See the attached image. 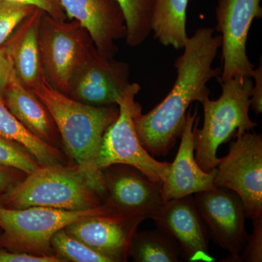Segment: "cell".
Segmentation results:
<instances>
[{
	"label": "cell",
	"mask_w": 262,
	"mask_h": 262,
	"mask_svg": "<svg viewBox=\"0 0 262 262\" xmlns=\"http://www.w3.org/2000/svg\"><path fill=\"white\" fill-rule=\"evenodd\" d=\"M116 213L106 204L81 211L33 206L22 209L0 206V245L10 251L51 255L52 237L77 221L96 215Z\"/></svg>",
	"instance_id": "obj_5"
},
{
	"label": "cell",
	"mask_w": 262,
	"mask_h": 262,
	"mask_svg": "<svg viewBox=\"0 0 262 262\" xmlns=\"http://www.w3.org/2000/svg\"><path fill=\"white\" fill-rule=\"evenodd\" d=\"M30 155L23 146L0 136V163L18 169L27 175L39 167Z\"/></svg>",
	"instance_id": "obj_25"
},
{
	"label": "cell",
	"mask_w": 262,
	"mask_h": 262,
	"mask_svg": "<svg viewBox=\"0 0 262 262\" xmlns=\"http://www.w3.org/2000/svg\"><path fill=\"white\" fill-rule=\"evenodd\" d=\"M194 195L208 235L222 249L230 253L221 261H237L248 236L245 227L246 213L242 200L233 191L221 187Z\"/></svg>",
	"instance_id": "obj_11"
},
{
	"label": "cell",
	"mask_w": 262,
	"mask_h": 262,
	"mask_svg": "<svg viewBox=\"0 0 262 262\" xmlns=\"http://www.w3.org/2000/svg\"><path fill=\"white\" fill-rule=\"evenodd\" d=\"M189 0H157L151 20V32L164 46L182 50L188 39L186 22Z\"/></svg>",
	"instance_id": "obj_19"
},
{
	"label": "cell",
	"mask_w": 262,
	"mask_h": 262,
	"mask_svg": "<svg viewBox=\"0 0 262 262\" xmlns=\"http://www.w3.org/2000/svg\"><path fill=\"white\" fill-rule=\"evenodd\" d=\"M25 174L18 169L0 163V200L10 187L23 179Z\"/></svg>",
	"instance_id": "obj_29"
},
{
	"label": "cell",
	"mask_w": 262,
	"mask_h": 262,
	"mask_svg": "<svg viewBox=\"0 0 262 262\" xmlns=\"http://www.w3.org/2000/svg\"><path fill=\"white\" fill-rule=\"evenodd\" d=\"M129 77L128 63L106 58L94 46L72 72L67 96L91 106H117Z\"/></svg>",
	"instance_id": "obj_9"
},
{
	"label": "cell",
	"mask_w": 262,
	"mask_h": 262,
	"mask_svg": "<svg viewBox=\"0 0 262 262\" xmlns=\"http://www.w3.org/2000/svg\"><path fill=\"white\" fill-rule=\"evenodd\" d=\"M51 246L64 261L75 262H111L79 239L71 236L65 229L58 231L52 237Z\"/></svg>",
	"instance_id": "obj_23"
},
{
	"label": "cell",
	"mask_w": 262,
	"mask_h": 262,
	"mask_svg": "<svg viewBox=\"0 0 262 262\" xmlns=\"http://www.w3.org/2000/svg\"><path fill=\"white\" fill-rule=\"evenodd\" d=\"M126 24L127 44L137 47L145 42L151 32L153 10L157 0H117Z\"/></svg>",
	"instance_id": "obj_22"
},
{
	"label": "cell",
	"mask_w": 262,
	"mask_h": 262,
	"mask_svg": "<svg viewBox=\"0 0 262 262\" xmlns=\"http://www.w3.org/2000/svg\"><path fill=\"white\" fill-rule=\"evenodd\" d=\"M261 0H219L215 30L222 34L223 69L218 82L236 76L251 77L254 68L246 51L248 32L255 18H262Z\"/></svg>",
	"instance_id": "obj_10"
},
{
	"label": "cell",
	"mask_w": 262,
	"mask_h": 262,
	"mask_svg": "<svg viewBox=\"0 0 262 262\" xmlns=\"http://www.w3.org/2000/svg\"><path fill=\"white\" fill-rule=\"evenodd\" d=\"M8 1L30 5L34 8H39L46 14L51 15L53 18L58 19V20H67L68 19L60 0H8Z\"/></svg>",
	"instance_id": "obj_27"
},
{
	"label": "cell",
	"mask_w": 262,
	"mask_h": 262,
	"mask_svg": "<svg viewBox=\"0 0 262 262\" xmlns=\"http://www.w3.org/2000/svg\"><path fill=\"white\" fill-rule=\"evenodd\" d=\"M4 103L32 134L47 143L53 140L56 126L51 115L34 92L19 80L15 71L5 93Z\"/></svg>",
	"instance_id": "obj_18"
},
{
	"label": "cell",
	"mask_w": 262,
	"mask_h": 262,
	"mask_svg": "<svg viewBox=\"0 0 262 262\" xmlns=\"http://www.w3.org/2000/svg\"><path fill=\"white\" fill-rule=\"evenodd\" d=\"M61 258L53 255H34L0 250V262H62Z\"/></svg>",
	"instance_id": "obj_28"
},
{
	"label": "cell",
	"mask_w": 262,
	"mask_h": 262,
	"mask_svg": "<svg viewBox=\"0 0 262 262\" xmlns=\"http://www.w3.org/2000/svg\"><path fill=\"white\" fill-rule=\"evenodd\" d=\"M35 8L30 5L0 0V47Z\"/></svg>",
	"instance_id": "obj_24"
},
{
	"label": "cell",
	"mask_w": 262,
	"mask_h": 262,
	"mask_svg": "<svg viewBox=\"0 0 262 262\" xmlns=\"http://www.w3.org/2000/svg\"><path fill=\"white\" fill-rule=\"evenodd\" d=\"M251 77L254 80L253 84L251 96L250 98V108H252L256 115L262 113V64L261 59L260 64L254 69L251 74Z\"/></svg>",
	"instance_id": "obj_30"
},
{
	"label": "cell",
	"mask_w": 262,
	"mask_h": 262,
	"mask_svg": "<svg viewBox=\"0 0 262 262\" xmlns=\"http://www.w3.org/2000/svg\"><path fill=\"white\" fill-rule=\"evenodd\" d=\"M252 220V233L248 234L244 249L236 262L262 261V216Z\"/></svg>",
	"instance_id": "obj_26"
},
{
	"label": "cell",
	"mask_w": 262,
	"mask_h": 262,
	"mask_svg": "<svg viewBox=\"0 0 262 262\" xmlns=\"http://www.w3.org/2000/svg\"><path fill=\"white\" fill-rule=\"evenodd\" d=\"M151 220L175 239L186 261H215L209 252V235L192 195L164 202Z\"/></svg>",
	"instance_id": "obj_13"
},
{
	"label": "cell",
	"mask_w": 262,
	"mask_h": 262,
	"mask_svg": "<svg viewBox=\"0 0 262 262\" xmlns=\"http://www.w3.org/2000/svg\"><path fill=\"white\" fill-rule=\"evenodd\" d=\"M218 99L203 100L204 122L194 132V156L202 170L211 171L220 158L217 151L233 136L253 130L256 123L249 117L250 98L253 81L251 77L236 76L225 82Z\"/></svg>",
	"instance_id": "obj_3"
},
{
	"label": "cell",
	"mask_w": 262,
	"mask_h": 262,
	"mask_svg": "<svg viewBox=\"0 0 262 262\" xmlns=\"http://www.w3.org/2000/svg\"><path fill=\"white\" fill-rule=\"evenodd\" d=\"M39 50L45 80L67 95L75 67L94 46L87 29L77 20H58L42 15L39 31Z\"/></svg>",
	"instance_id": "obj_7"
},
{
	"label": "cell",
	"mask_w": 262,
	"mask_h": 262,
	"mask_svg": "<svg viewBox=\"0 0 262 262\" xmlns=\"http://www.w3.org/2000/svg\"><path fill=\"white\" fill-rule=\"evenodd\" d=\"M70 20L87 29L95 47L102 56L114 58L115 42L126 37L125 15L117 0H60Z\"/></svg>",
	"instance_id": "obj_15"
},
{
	"label": "cell",
	"mask_w": 262,
	"mask_h": 262,
	"mask_svg": "<svg viewBox=\"0 0 262 262\" xmlns=\"http://www.w3.org/2000/svg\"><path fill=\"white\" fill-rule=\"evenodd\" d=\"M215 187L233 191L242 200L246 216H262V137L246 132L235 136L229 152L215 166Z\"/></svg>",
	"instance_id": "obj_8"
},
{
	"label": "cell",
	"mask_w": 262,
	"mask_h": 262,
	"mask_svg": "<svg viewBox=\"0 0 262 262\" xmlns=\"http://www.w3.org/2000/svg\"><path fill=\"white\" fill-rule=\"evenodd\" d=\"M141 91L136 82L130 83L117 101L119 115L103 134L98 156L101 171L117 164L130 165L155 184L163 185L171 163L155 160L141 144L136 130L135 116L140 104L136 96Z\"/></svg>",
	"instance_id": "obj_6"
},
{
	"label": "cell",
	"mask_w": 262,
	"mask_h": 262,
	"mask_svg": "<svg viewBox=\"0 0 262 262\" xmlns=\"http://www.w3.org/2000/svg\"><path fill=\"white\" fill-rule=\"evenodd\" d=\"M51 115L69 155L99 194L106 193L102 171L98 167L100 146L105 131L119 115L113 106H91L79 102L53 89L43 80L31 90Z\"/></svg>",
	"instance_id": "obj_2"
},
{
	"label": "cell",
	"mask_w": 262,
	"mask_h": 262,
	"mask_svg": "<svg viewBox=\"0 0 262 262\" xmlns=\"http://www.w3.org/2000/svg\"><path fill=\"white\" fill-rule=\"evenodd\" d=\"M44 13L36 8L1 46L10 57L19 80L30 90L45 79L39 42V25Z\"/></svg>",
	"instance_id": "obj_17"
},
{
	"label": "cell",
	"mask_w": 262,
	"mask_h": 262,
	"mask_svg": "<svg viewBox=\"0 0 262 262\" xmlns=\"http://www.w3.org/2000/svg\"><path fill=\"white\" fill-rule=\"evenodd\" d=\"M103 170H106L102 173L108 194L105 204L117 214L147 220L163 204L162 185L151 182L134 167L117 164Z\"/></svg>",
	"instance_id": "obj_12"
},
{
	"label": "cell",
	"mask_w": 262,
	"mask_h": 262,
	"mask_svg": "<svg viewBox=\"0 0 262 262\" xmlns=\"http://www.w3.org/2000/svg\"><path fill=\"white\" fill-rule=\"evenodd\" d=\"M0 136L23 146L41 166L59 163V150L32 134L0 101Z\"/></svg>",
	"instance_id": "obj_20"
},
{
	"label": "cell",
	"mask_w": 262,
	"mask_h": 262,
	"mask_svg": "<svg viewBox=\"0 0 262 262\" xmlns=\"http://www.w3.org/2000/svg\"><path fill=\"white\" fill-rule=\"evenodd\" d=\"M196 115V108L194 113L189 110L186 115L178 152L170 165L168 177L162 185L164 202L194 195L215 187L213 184L215 168L209 172L204 171L196 163L194 156V132L199 123Z\"/></svg>",
	"instance_id": "obj_16"
},
{
	"label": "cell",
	"mask_w": 262,
	"mask_h": 262,
	"mask_svg": "<svg viewBox=\"0 0 262 262\" xmlns=\"http://www.w3.org/2000/svg\"><path fill=\"white\" fill-rule=\"evenodd\" d=\"M13 72L14 69L10 57L3 48L0 47V101L3 102H4L5 93Z\"/></svg>",
	"instance_id": "obj_31"
},
{
	"label": "cell",
	"mask_w": 262,
	"mask_h": 262,
	"mask_svg": "<svg viewBox=\"0 0 262 262\" xmlns=\"http://www.w3.org/2000/svg\"><path fill=\"white\" fill-rule=\"evenodd\" d=\"M145 220L117 213L96 215L77 221L64 229L111 262L126 261L133 235Z\"/></svg>",
	"instance_id": "obj_14"
},
{
	"label": "cell",
	"mask_w": 262,
	"mask_h": 262,
	"mask_svg": "<svg viewBox=\"0 0 262 262\" xmlns=\"http://www.w3.org/2000/svg\"><path fill=\"white\" fill-rule=\"evenodd\" d=\"M129 255L138 262H177L183 258L175 239L158 227L136 232L131 239Z\"/></svg>",
	"instance_id": "obj_21"
},
{
	"label": "cell",
	"mask_w": 262,
	"mask_h": 262,
	"mask_svg": "<svg viewBox=\"0 0 262 262\" xmlns=\"http://www.w3.org/2000/svg\"><path fill=\"white\" fill-rule=\"evenodd\" d=\"M214 29H196L188 37L184 53L176 60L177 77L171 91L162 102L142 115L141 106L136 113L135 125L141 144L155 156H166L182 134L186 115L192 102H203L210 95L207 83L218 80L220 67L213 61L222 46V36L213 35Z\"/></svg>",
	"instance_id": "obj_1"
},
{
	"label": "cell",
	"mask_w": 262,
	"mask_h": 262,
	"mask_svg": "<svg viewBox=\"0 0 262 262\" xmlns=\"http://www.w3.org/2000/svg\"><path fill=\"white\" fill-rule=\"evenodd\" d=\"M99 196L78 167L58 163L39 165L10 187L2 201L6 208L15 209L42 206L81 211L101 205Z\"/></svg>",
	"instance_id": "obj_4"
}]
</instances>
